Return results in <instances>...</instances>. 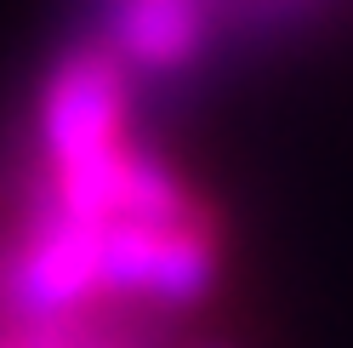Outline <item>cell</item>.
I'll return each instance as SVG.
<instances>
[{
	"mask_svg": "<svg viewBox=\"0 0 353 348\" xmlns=\"http://www.w3.org/2000/svg\"><path fill=\"white\" fill-rule=\"evenodd\" d=\"M125 143H131V69L103 40L63 52L52 75L40 80V103H34L40 166L63 171V166L114 155Z\"/></svg>",
	"mask_w": 353,
	"mask_h": 348,
	"instance_id": "obj_2",
	"label": "cell"
},
{
	"mask_svg": "<svg viewBox=\"0 0 353 348\" xmlns=\"http://www.w3.org/2000/svg\"><path fill=\"white\" fill-rule=\"evenodd\" d=\"M211 29V0H108L103 12V46L131 75H183L205 57Z\"/></svg>",
	"mask_w": 353,
	"mask_h": 348,
	"instance_id": "obj_4",
	"label": "cell"
},
{
	"mask_svg": "<svg viewBox=\"0 0 353 348\" xmlns=\"http://www.w3.org/2000/svg\"><path fill=\"white\" fill-rule=\"evenodd\" d=\"M97 246L103 229L63 217L52 200H29L17 240L0 251V314L17 320H57L97 309Z\"/></svg>",
	"mask_w": 353,
	"mask_h": 348,
	"instance_id": "obj_3",
	"label": "cell"
},
{
	"mask_svg": "<svg viewBox=\"0 0 353 348\" xmlns=\"http://www.w3.org/2000/svg\"><path fill=\"white\" fill-rule=\"evenodd\" d=\"M223 280V217L205 200L176 223H108L97 246V291L103 302L143 314L200 309Z\"/></svg>",
	"mask_w": 353,
	"mask_h": 348,
	"instance_id": "obj_1",
	"label": "cell"
}]
</instances>
